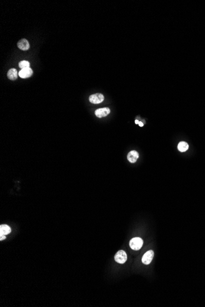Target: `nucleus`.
Segmentation results:
<instances>
[{"label":"nucleus","instance_id":"9","mask_svg":"<svg viewBox=\"0 0 205 307\" xmlns=\"http://www.w3.org/2000/svg\"><path fill=\"white\" fill-rule=\"evenodd\" d=\"M7 75H8V79L10 80H16L18 77L17 71L14 68H12L11 69H9Z\"/></svg>","mask_w":205,"mask_h":307},{"label":"nucleus","instance_id":"4","mask_svg":"<svg viewBox=\"0 0 205 307\" xmlns=\"http://www.w3.org/2000/svg\"><path fill=\"white\" fill-rule=\"evenodd\" d=\"M154 253L152 250H149L147 251V252L143 255V258H142L143 263L146 265L149 264L152 262L153 258H154Z\"/></svg>","mask_w":205,"mask_h":307},{"label":"nucleus","instance_id":"1","mask_svg":"<svg viewBox=\"0 0 205 307\" xmlns=\"http://www.w3.org/2000/svg\"><path fill=\"white\" fill-rule=\"evenodd\" d=\"M143 245V240L139 237H134L130 241V248L135 251L139 250L141 248Z\"/></svg>","mask_w":205,"mask_h":307},{"label":"nucleus","instance_id":"13","mask_svg":"<svg viewBox=\"0 0 205 307\" xmlns=\"http://www.w3.org/2000/svg\"><path fill=\"white\" fill-rule=\"evenodd\" d=\"M6 239V237L4 235H0V240H3Z\"/></svg>","mask_w":205,"mask_h":307},{"label":"nucleus","instance_id":"14","mask_svg":"<svg viewBox=\"0 0 205 307\" xmlns=\"http://www.w3.org/2000/svg\"><path fill=\"white\" fill-rule=\"evenodd\" d=\"M138 124L139 125V126H141V127H143V123L141 122H139Z\"/></svg>","mask_w":205,"mask_h":307},{"label":"nucleus","instance_id":"5","mask_svg":"<svg viewBox=\"0 0 205 307\" xmlns=\"http://www.w3.org/2000/svg\"><path fill=\"white\" fill-rule=\"evenodd\" d=\"M33 74V71L30 68H26L22 69L21 71L19 72V75L22 79H27L30 77Z\"/></svg>","mask_w":205,"mask_h":307},{"label":"nucleus","instance_id":"11","mask_svg":"<svg viewBox=\"0 0 205 307\" xmlns=\"http://www.w3.org/2000/svg\"><path fill=\"white\" fill-rule=\"evenodd\" d=\"M178 148L181 152H184L188 150L189 145L186 142H181L178 145Z\"/></svg>","mask_w":205,"mask_h":307},{"label":"nucleus","instance_id":"7","mask_svg":"<svg viewBox=\"0 0 205 307\" xmlns=\"http://www.w3.org/2000/svg\"><path fill=\"white\" fill-rule=\"evenodd\" d=\"M138 158L139 154L135 150H133L130 152L127 155V159L129 161V162H130L131 163H136Z\"/></svg>","mask_w":205,"mask_h":307},{"label":"nucleus","instance_id":"8","mask_svg":"<svg viewBox=\"0 0 205 307\" xmlns=\"http://www.w3.org/2000/svg\"><path fill=\"white\" fill-rule=\"evenodd\" d=\"M18 47L23 51H26L29 49V44L28 41L25 39H22L17 43Z\"/></svg>","mask_w":205,"mask_h":307},{"label":"nucleus","instance_id":"12","mask_svg":"<svg viewBox=\"0 0 205 307\" xmlns=\"http://www.w3.org/2000/svg\"><path fill=\"white\" fill-rule=\"evenodd\" d=\"M29 65H30L28 61H25V60H23V61L21 62L19 64V68H21V69L29 68Z\"/></svg>","mask_w":205,"mask_h":307},{"label":"nucleus","instance_id":"6","mask_svg":"<svg viewBox=\"0 0 205 307\" xmlns=\"http://www.w3.org/2000/svg\"><path fill=\"white\" fill-rule=\"evenodd\" d=\"M110 113V109L108 107H104V108H101L95 110V114L96 116L98 118H103L104 117H106Z\"/></svg>","mask_w":205,"mask_h":307},{"label":"nucleus","instance_id":"10","mask_svg":"<svg viewBox=\"0 0 205 307\" xmlns=\"http://www.w3.org/2000/svg\"><path fill=\"white\" fill-rule=\"evenodd\" d=\"M11 229L6 224H2L0 226V235H8L11 233Z\"/></svg>","mask_w":205,"mask_h":307},{"label":"nucleus","instance_id":"3","mask_svg":"<svg viewBox=\"0 0 205 307\" xmlns=\"http://www.w3.org/2000/svg\"><path fill=\"white\" fill-rule=\"evenodd\" d=\"M104 96L100 93H96L90 96L89 101L92 104H97L102 103L104 101Z\"/></svg>","mask_w":205,"mask_h":307},{"label":"nucleus","instance_id":"2","mask_svg":"<svg viewBox=\"0 0 205 307\" xmlns=\"http://www.w3.org/2000/svg\"><path fill=\"white\" fill-rule=\"evenodd\" d=\"M114 259L117 263L124 264L127 260V256L124 251L120 250L115 255Z\"/></svg>","mask_w":205,"mask_h":307},{"label":"nucleus","instance_id":"15","mask_svg":"<svg viewBox=\"0 0 205 307\" xmlns=\"http://www.w3.org/2000/svg\"><path fill=\"white\" fill-rule=\"evenodd\" d=\"M135 123H136V124H138V123H139V121H138L137 120H135Z\"/></svg>","mask_w":205,"mask_h":307}]
</instances>
